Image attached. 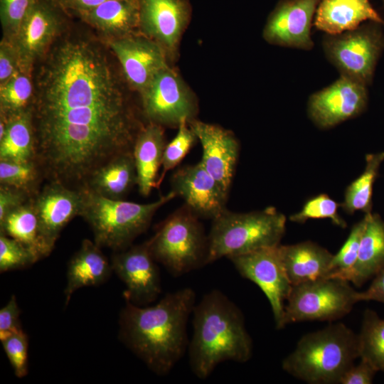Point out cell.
Instances as JSON below:
<instances>
[{
    "label": "cell",
    "mask_w": 384,
    "mask_h": 384,
    "mask_svg": "<svg viewBox=\"0 0 384 384\" xmlns=\"http://www.w3.org/2000/svg\"><path fill=\"white\" fill-rule=\"evenodd\" d=\"M33 78L35 160L46 181L82 191L101 166L133 152L146 122L115 56L89 27L70 25Z\"/></svg>",
    "instance_id": "6da1fadb"
},
{
    "label": "cell",
    "mask_w": 384,
    "mask_h": 384,
    "mask_svg": "<svg viewBox=\"0 0 384 384\" xmlns=\"http://www.w3.org/2000/svg\"><path fill=\"white\" fill-rule=\"evenodd\" d=\"M195 305L190 287L169 293L150 306L126 302L119 314V339L150 370L167 375L188 347L187 323Z\"/></svg>",
    "instance_id": "7a4b0ae2"
},
{
    "label": "cell",
    "mask_w": 384,
    "mask_h": 384,
    "mask_svg": "<svg viewBox=\"0 0 384 384\" xmlns=\"http://www.w3.org/2000/svg\"><path fill=\"white\" fill-rule=\"evenodd\" d=\"M193 336L188 344L191 371L207 378L222 362L248 361L252 340L240 308L218 289L206 293L193 311Z\"/></svg>",
    "instance_id": "3957f363"
},
{
    "label": "cell",
    "mask_w": 384,
    "mask_h": 384,
    "mask_svg": "<svg viewBox=\"0 0 384 384\" xmlns=\"http://www.w3.org/2000/svg\"><path fill=\"white\" fill-rule=\"evenodd\" d=\"M359 358L358 336L343 323L304 335L284 358L283 370L310 384H340Z\"/></svg>",
    "instance_id": "277c9868"
},
{
    "label": "cell",
    "mask_w": 384,
    "mask_h": 384,
    "mask_svg": "<svg viewBox=\"0 0 384 384\" xmlns=\"http://www.w3.org/2000/svg\"><path fill=\"white\" fill-rule=\"evenodd\" d=\"M175 198L170 191L154 202L138 203L107 198L86 190L80 216L91 228L99 247L119 252L130 247L146 230L155 213Z\"/></svg>",
    "instance_id": "5b68a950"
},
{
    "label": "cell",
    "mask_w": 384,
    "mask_h": 384,
    "mask_svg": "<svg viewBox=\"0 0 384 384\" xmlns=\"http://www.w3.org/2000/svg\"><path fill=\"white\" fill-rule=\"evenodd\" d=\"M208 235L207 263L260 249L277 247L284 235L287 219L275 208L234 213L225 210L212 220Z\"/></svg>",
    "instance_id": "8992f818"
},
{
    "label": "cell",
    "mask_w": 384,
    "mask_h": 384,
    "mask_svg": "<svg viewBox=\"0 0 384 384\" xmlns=\"http://www.w3.org/2000/svg\"><path fill=\"white\" fill-rule=\"evenodd\" d=\"M148 242L155 260L174 277L208 265V235L186 205L164 220Z\"/></svg>",
    "instance_id": "52a82bcc"
},
{
    "label": "cell",
    "mask_w": 384,
    "mask_h": 384,
    "mask_svg": "<svg viewBox=\"0 0 384 384\" xmlns=\"http://www.w3.org/2000/svg\"><path fill=\"white\" fill-rule=\"evenodd\" d=\"M358 293L349 282L337 277L293 285L285 303L282 329L296 322L341 319L358 302Z\"/></svg>",
    "instance_id": "ba28073f"
},
{
    "label": "cell",
    "mask_w": 384,
    "mask_h": 384,
    "mask_svg": "<svg viewBox=\"0 0 384 384\" xmlns=\"http://www.w3.org/2000/svg\"><path fill=\"white\" fill-rule=\"evenodd\" d=\"M383 25L367 21L357 28L336 35L326 34L323 50L340 75L368 86L384 50Z\"/></svg>",
    "instance_id": "9c48e42d"
},
{
    "label": "cell",
    "mask_w": 384,
    "mask_h": 384,
    "mask_svg": "<svg viewBox=\"0 0 384 384\" xmlns=\"http://www.w3.org/2000/svg\"><path fill=\"white\" fill-rule=\"evenodd\" d=\"M138 95L146 122L178 128L182 122L196 119L197 97L171 65L160 70Z\"/></svg>",
    "instance_id": "30bf717a"
},
{
    "label": "cell",
    "mask_w": 384,
    "mask_h": 384,
    "mask_svg": "<svg viewBox=\"0 0 384 384\" xmlns=\"http://www.w3.org/2000/svg\"><path fill=\"white\" fill-rule=\"evenodd\" d=\"M68 16L50 0H38L9 41L18 52L21 68L33 71L34 65L69 28Z\"/></svg>",
    "instance_id": "8fae6325"
},
{
    "label": "cell",
    "mask_w": 384,
    "mask_h": 384,
    "mask_svg": "<svg viewBox=\"0 0 384 384\" xmlns=\"http://www.w3.org/2000/svg\"><path fill=\"white\" fill-rule=\"evenodd\" d=\"M244 278L257 284L267 298L276 327L282 329L286 301L292 288L283 265L279 245L229 258Z\"/></svg>",
    "instance_id": "7c38bea8"
},
{
    "label": "cell",
    "mask_w": 384,
    "mask_h": 384,
    "mask_svg": "<svg viewBox=\"0 0 384 384\" xmlns=\"http://www.w3.org/2000/svg\"><path fill=\"white\" fill-rule=\"evenodd\" d=\"M367 85L340 75L330 85L309 98L307 112L319 128L329 129L364 112L368 101Z\"/></svg>",
    "instance_id": "4fadbf2b"
},
{
    "label": "cell",
    "mask_w": 384,
    "mask_h": 384,
    "mask_svg": "<svg viewBox=\"0 0 384 384\" xmlns=\"http://www.w3.org/2000/svg\"><path fill=\"white\" fill-rule=\"evenodd\" d=\"M156 263L148 240L112 255V270L125 284L123 296L126 302L145 306L158 298L161 284Z\"/></svg>",
    "instance_id": "5bb4252c"
},
{
    "label": "cell",
    "mask_w": 384,
    "mask_h": 384,
    "mask_svg": "<svg viewBox=\"0 0 384 384\" xmlns=\"http://www.w3.org/2000/svg\"><path fill=\"white\" fill-rule=\"evenodd\" d=\"M139 32L158 43L170 63L178 55L182 36L191 18L187 0H138Z\"/></svg>",
    "instance_id": "9a60e30c"
},
{
    "label": "cell",
    "mask_w": 384,
    "mask_h": 384,
    "mask_svg": "<svg viewBox=\"0 0 384 384\" xmlns=\"http://www.w3.org/2000/svg\"><path fill=\"white\" fill-rule=\"evenodd\" d=\"M105 42L115 56L129 87L137 94L170 65L164 49L139 32Z\"/></svg>",
    "instance_id": "2e32d148"
},
{
    "label": "cell",
    "mask_w": 384,
    "mask_h": 384,
    "mask_svg": "<svg viewBox=\"0 0 384 384\" xmlns=\"http://www.w3.org/2000/svg\"><path fill=\"white\" fill-rule=\"evenodd\" d=\"M82 201L83 191L54 181H46L32 197L47 256L53 251L62 230L75 217L80 216Z\"/></svg>",
    "instance_id": "e0dca14e"
},
{
    "label": "cell",
    "mask_w": 384,
    "mask_h": 384,
    "mask_svg": "<svg viewBox=\"0 0 384 384\" xmlns=\"http://www.w3.org/2000/svg\"><path fill=\"white\" fill-rule=\"evenodd\" d=\"M321 0H281L267 18L262 36L270 44L309 50L311 28Z\"/></svg>",
    "instance_id": "ac0fdd59"
},
{
    "label": "cell",
    "mask_w": 384,
    "mask_h": 384,
    "mask_svg": "<svg viewBox=\"0 0 384 384\" xmlns=\"http://www.w3.org/2000/svg\"><path fill=\"white\" fill-rule=\"evenodd\" d=\"M171 187L199 218L213 220L226 210L228 194L201 161L177 169L171 176Z\"/></svg>",
    "instance_id": "d6986e66"
},
{
    "label": "cell",
    "mask_w": 384,
    "mask_h": 384,
    "mask_svg": "<svg viewBox=\"0 0 384 384\" xmlns=\"http://www.w3.org/2000/svg\"><path fill=\"white\" fill-rule=\"evenodd\" d=\"M188 124L202 146L200 161L228 194L239 157V142L231 131L217 124L197 119Z\"/></svg>",
    "instance_id": "ffe728a7"
},
{
    "label": "cell",
    "mask_w": 384,
    "mask_h": 384,
    "mask_svg": "<svg viewBox=\"0 0 384 384\" xmlns=\"http://www.w3.org/2000/svg\"><path fill=\"white\" fill-rule=\"evenodd\" d=\"M78 18L103 41L139 33L138 0H107Z\"/></svg>",
    "instance_id": "44dd1931"
},
{
    "label": "cell",
    "mask_w": 384,
    "mask_h": 384,
    "mask_svg": "<svg viewBox=\"0 0 384 384\" xmlns=\"http://www.w3.org/2000/svg\"><path fill=\"white\" fill-rule=\"evenodd\" d=\"M365 21L384 25V20L369 0H321L314 25L326 34L336 35L354 30Z\"/></svg>",
    "instance_id": "7402d4cb"
},
{
    "label": "cell",
    "mask_w": 384,
    "mask_h": 384,
    "mask_svg": "<svg viewBox=\"0 0 384 384\" xmlns=\"http://www.w3.org/2000/svg\"><path fill=\"white\" fill-rule=\"evenodd\" d=\"M281 259L292 286L328 277L334 255L311 242L279 245Z\"/></svg>",
    "instance_id": "603a6c76"
},
{
    "label": "cell",
    "mask_w": 384,
    "mask_h": 384,
    "mask_svg": "<svg viewBox=\"0 0 384 384\" xmlns=\"http://www.w3.org/2000/svg\"><path fill=\"white\" fill-rule=\"evenodd\" d=\"M166 145L164 127L146 122L133 148L138 190L143 196H149L154 188H158V171Z\"/></svg>",
    "instance_id": "cb8c5ba5"
},
{
    "label": "cell",
    "mask_w": 384,
    "mask_h": 384,
    "mask_svg": "<svg viewBox=\"0 0 384 384\" xmlns=\"http://www.w3.org/2000/svg\"><path fill=\"white\" fill-rule=\"evenodd\" d=\"M113 272L111 264L95 242L85 239L80 249L68 262L65 305L80 288L98 286L105 282Z\"/></svg>",
    "instance_id": "d4e9b609"
},
{
    "label": "cell",
    "mask_w": 384,
    "mask_h": 384,
    "mask_svg": "<svg viewBox=\"0 0 384 384\" xmlns=\"http://www.w3.org/2000/svg\"><path fill=\"white\" fill-rule=\"evenodd\" d=\"M384 268V221L377 213L367 214L357 260L340 278L361 287Z\"/></svg>",
    "instance_id": "484cf974"
},
{
    "label": "cell",
    "mask_w": 384,
    "mask_h": 384,
    "mask_svg": "<svg viewBox=\"0 0 384 384\" xmlns=\"http://www.w3.org/2000/svg\"><path fill=\"white\" fill-rule=\"evenodd\" d=\"M135 185H137V174L133 152H126L97 169L90 178L86 190L107 198L124 200Z\"/></svg>",
    "instance_id": "4316f807"
},
{
    "label": "cell",
    "mask_w": 384,
    "mask_h": 384,
    "mask_svg": "<svg viewBox=\"0 0 384 384\" xmlns=\"http://www.w3.org/2000/svg\"><path fill=\"white\" fill-rule=\"evenodd\" d=\"M36 159V140L31 110L7 120L0 138V160L31 161Z\"/></svg>",
    "instance_id": "83f0119b"
},
{
    "label": "cell",
    "mask_w": 384,
    "mask_h": 384,
    "mask_svg": "<svg viewBox=\"0 0 384 384\" xmlns=\"http://www.w3.org/2000/svg\"><path fill=\"white\" fill-rule=\"evenodd\" d=\"M0 233L13 238L33 251L39 259L47 257L39 231L32 198L0 222Z\"/></svg>",
    "instance_id": "f1b7e54d"
},
{
    "label": "cell",
    "mask_w": 384,
    "mask_h": 384,
    "mask_svg": "<svg viewBox=\"0 0 384 384\" xmlns=\"http://www.w3.org/2000/svg\"><path fill=\"white\" fill-rule=\"evenodd\" d=\"M383 161L384 151L366 154L364 171L348 186L340 204L346 213L351 215L356 211L371 213L373 188Z\"/></svg>",
    "instance_id": "f546056e"
},
{
    "label": "cell",
    "mask_w": 384,
    "mask_h": 384,
    "mask_svg": "<svg viewBox=\"0 0 384 384\" xmlns=\"http://www.w3.org/2000/svg\"><path fill=\"white\" fill-rule=\"evenodd\" d=\"M34 92L33 71L20 68L0 86V117L9 120L31 110Z\"/></svg>",
    "instance_id": "4dcf8cb0"
},
{
    "label": "cell",
    "mask_w": 384,
    "mask_h": 384,
    "mask_svg": "<svg viewBox=\"0 0 384 384\" xmlns=\"http://www.w3.org/2000/svg\"><path fill=\"white\" fill-rule=\"evenodd\" d=\"M358 336L359 358L384 373V319L371 309L363 312Z\"/></svg>",
    "instance_id": "1f68e13d"
},
{
    "label": "cell",
    "mask_w": 384,
    "mask_h": 384,
    "mask_svg": "<svg viewBox=\"0 0 384 384\" xmlns=\"http://www.w3.org/2000/svg\"><path fill=\"white\" fill-rule=\"evenodd\" d=\"M45 181L36 160H0V185L23 190L33 196Z\"/></svg>",
    "instance_id": "d6a6232c"
},
{
    "label": "cell",
    "mask_w": 384,
    "mask_h": 384,
    "mask_svg": "<svg viewBox=\"0 0 384 384\" xmlns=\"http://www.w3.org/2000/svg\"><path fill=\"white\" fill-rule=\"evenodd\" d=\"M340 204L325 193L308 199L302 208L289 217L292 222L304 223L309 219H330L334 225L345 228L347 223L340 216Z\"/></svg>",
    "instance_id": "836d02e7"
},
{
    "label": "cell",
    "mask_w": 384,
    "mask_h": 384,
    "mask_svg": "<svg viewBox=\"0 0 384 384\" xmlns=\"http://www.w3.org/2000/svg\"><path fill=\"white\" fill-rule=\"evenodd\" d=\"M198 141L197 137L186 122L178 127L176 137L166 145L162 159V173L158 179V187L161 183L166 172L174 169L186 156Z\"/></svg>",
    "instance_id": "e575fe53"
},
{
    "label": "cell",
    "mask_w": 384,
    "mask_h": 384,
    "mask_svg": "<svg viewBox=\"0 0 384 384\" xmlns=\"http://www.w3.org/2000/svg\"><path fill=\"white\" fill-rule=\"evenodd\" d=\"M367 223V214L351 228L338 252L334 255L328 277H337L354 265L358 255L361 241Z\"/></svg>",
    "instance_id": "d590c367"
},
{
    "label": "cell",
    "mask_w": 384,
    "mask_h": 384,
    "mask_svg": "<svg viewBox=\"0 0 384 384\" xmlns=\"http://www.w3.org/2000/svg\"><path fill=\"white\" fill-rule=\"evenodd\" d=\"M40 259L20 241L0 233V272L31 267Z\"/></svg>",
    "instance_id": "8d00e7d4"
},
{
    "label": "cell",
    "mask_w": 384,
    "mask_h": 384,
    "mask_svg": "<svg viewBox=\"0 0 384 384\" xmlns=\"http://www.w3.org/2000/svg\"><path fill=\"white\" fill-rule=\"evenodd\" d=\"M38 0H0L2 38L10 41L26 14Z\"/></svg>",
    "instance_id": "74e56055"
},
{
    "label": "cell",
    "mask_w": 384,
    "mask_h": 384,
    "mask_svg": "<svg viewBox=\"0 0 384 384\" xmlns=\"http://www.w3.org/2000/svg\"><path fill=\"white\" fill-rule=\"evenodd\" d=\"M1 342L15 375L25 377L28 373V339L26 334L23 331L13 334Z\"/></svg>",
    "instance_id": "f35d334b"
},
{
    "label": "cell",
    "mask_w": 384,
    "mask_h": 384,
    "mask_svg": "<svg viewBox=\"0 0 384 384\" xmlns=\"http://www.w3.org/2000/svg\"><path fill=\"white\" fill-rule=\"evenodd\" d=\"M21 68L17 50L11 41L1 38L0 42V86L6 82Z\"/></svg>",
    "instance_id": "ab89813d"
},
{
    "label": "cell",
    "mask_w": 384,
    "mask_h": 384,
    "mask_svg": "<svg viewBox=\"0 0 384 384\" xmlns=\"http://www.w3.org/2000/svg\"><path fill=\"white\" fill-rule=\"evenodd\" d=\"M21 311L15 295L0 310V340L10 335L23 331L20 321Z\"/></svg>",
    "instance_id": "60d3db41"
},
{
    "label": "cell",
    "mask_w": 384,
    "mask_h": 384,
    "mask_svg": "<svg viewBox=\"0 0 384 384\" xmlns=\"http://www.w3.org/2000/svg\"><path fill=\"white\" fill-rule=\"evenodd\" d=\"M32 197L23 190L0 185V222L9 213L25 204Z\"/></svg>",
    "instance_id": "b9f144b4"
},
{
    "label": "cell",
    "mask_w": 384,
    "mask_h": 384,
    "mask_svg": "<svg viewBox=\"0 0 384 384\" xmlns=\"http://www.w3.org/2000/svg\"><path fill=\"white\" fill-rule=\"evenodd\" d=\"M343 375L340 384H371L378 372L367 361L360 358Z\"/></svg>",
    "instance_id": "7bdbcfd3"
},
{
    "label": "cell",
    "mask_w": 384,
    "mask_h": 384,
    "mask_svg": "<svg viewBox=\"0 0 384 384\" xmlns=\"http://www.w3.org/2000/svg\"><path fill=\"white\" fill-rule=\"evenodd\" d=\"M68 16L77 17L80 14L89 11L107 0H50Z\"/></svg>",
    "instance_id": "ee69618b"
},
{
    "label": "cell",
    "mask_w": 384,
    "mask_h": 384,
    "mask_svg": "<svg viewBox=\"0 0 384 384\" xmlns=\"http://www.w3.org/2000/svg\"><path fill=\"white\" fill-rule=\"evenodd\" d=\"M359 302L375 301L384 304V268L374 277L370 285L363 292H358Z\"/></svg>",
    "instance_id": "f6af8a7d"
},
{
    "label": "cell",
    "mask_w": 384,
    "mask_h": 384,
    "mask_svg": "<svg viewBox=\"0 0 384 384\" xmlns=\"http://www.w3.org/2000/svg\"><path fill=\"white\" fill-rule=\"evenodd\" d=\"M382 1H383V4H384V0H382Z\"/></svg>",
    "instance_id": "bcb514c9"
}]
</instances>
